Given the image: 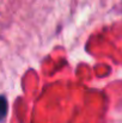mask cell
I'll use <instances>...</instances> for the list:
<instances>
[{"label": "cell", "mask_w": 122, "mask_h": 123, "mask_svg": "<svg viewBox=\"0 0 122 123\" xmlns=\"http://www.w3.org/2000/svg\"><path fill=\"white\" fill-rule=\"evenodd\" d=\"M8 111V103L4 96H0V122L5 120Z\"/></svg>", "instance_id": "6da1fadb"}]
</instances>
